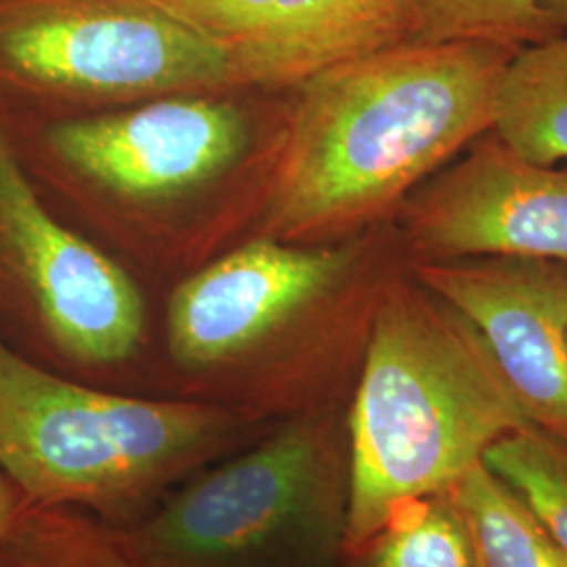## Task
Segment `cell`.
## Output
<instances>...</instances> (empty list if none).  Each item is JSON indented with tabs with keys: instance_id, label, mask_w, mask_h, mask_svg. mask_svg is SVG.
Listing matches in <instances>:
<instances>
[{
	"instance_id": "1",
	"label": "cell",
	"mask_w": 567,
	"mask_h": 567,
	"mask_svg": "<svg viewBox=\"0 0 567 567\" xmlns=\"http://www.w3.org/2000/svg\"><path fill=\"white\" fill-rule=\"evenodd\" d=\"M408 267L393 224L316 246L252 236L171 286L152 393L261 425L349 404L386 286Z\"/></svg>"
},
{
	"instance_id": "2",
	"label": "cell",
	"mask_w": 567,
	"mask_h": 567,
	"mask_svg": "<svg viewBox=\"0 0 567 567\" xmlns=\"http://www.w3.org/2000/svg\"><path fill=\"white\" fill-rule=\"evenodd\" d=\"M288 91L221 89L39 124L34 150L103 248L173 284L261 224Z\"/></svg>"
},
{
	"instance_id": "3",
	"label": "cell",
	"mask_w": 567,
	"mask_h": 567,
	"mask_svg": "<svg viewBox=\"0 0 567 567\" xmlns=\"http://www.w3.org/2000/svg\"><path fill=\"white\" fill-rule=\"evenodd\" d=\"M519 51L416 39L290 89L255 236L316 246L393 224L416 187L492 131L501 82Z\"/></svg>"
},
{
	"instance_id": "4",
	"label": "cell",
	"mask_w": 567,
	"mask_h": 567,
	"mask_svg": "<svg viewBox=\"0 0 567 567\" xmlns=\"http://www.w3.org/2000/svg\"><path fill=\"white\" fill-rule=\"evenodd\" d=\"M526 426L475 328L408 267L386 286L347 405L344 553L398 505L446 492Z\"/></svg>"
},
{
	"instance_id": "5",
	"label": "cell",
	"mask_w": 567,
	"mask_h": 567,
	"mask_svg": "<svg viewBox=\"0 0 567 567\" xmlns=\"http://www.w3.org/2000/svg\"><path fill=\"white\" fill-rule=\"evenodd\" d=\"M219 405L68 379L0 339V473L25 503L137 526L269 429Z\"/></svg>"
},
{
	"instance_id": "6",
	"label": "cell",
	"mask_w": 567,
	"mask_h": 567,
	"mask_svg": "<svg viewBox=\"0 0 567 567\" xmlns=\"http://www.w3.org/2000/svg\"><path fill=\"white\" fill-rule=\"evenodd\" d=\"M347 405L269 429L116 529L143 567H339L351 458Z\"/></svg>"
},
{
	"instance_id": "7",
	"label": "cell",
	"mask_w": 567,
	"mask_h": 567,
	"mask_svg": "<svg viewBox=\"0 0 567 567\" xmlns=\"http://www.w3.org/2000/svg\"><path fill=\"white\" fill-rule=\"evenodd\" d=\"M0 301L68 379L152 395L158 320L142 280L42 203L0 121Z\"/></svg>"
},
{
	"instance_id": "8",
	"label": "cell",
	"mask_w": 567,
	"mask_h": 567,
	"mask_svg": "<svg viewBox=\"0 0 567 567\" xmlns=\"http://www.w3.org/2000/svg\"><path fill=\"white\" fill-rule=\"evenodd\" d=\"M0 84L44 103L47 121L248 89L154 0H0Z\"/></svg>"
},
{
	"instance_id": "9",
	"label": "cell",
	"mask_w": 567,
	"mask_h": 567,
	"mask_svg": "<svg viewBox=\"0 0 567 567\" xmlns=\"http://www.w3.org/2000/svg\"><path fill=\"white\" fill-rule=\"evenodd\" d=\"M393 225L410 265L477 257L567 265V166L532 163L487 131L416 187Z\"/></svg>"
},
{
	"instance_id": "10",
	"label": "cell",
	"mask_w": 567,
	"mask_h": 567,
	"mask_svg": "<svg viewBox=\"0 0 567 567\" xmlns=\"http://www.w3.org/2000/svg\"><path fill=\"white\" fill-rule=\"evenodd\" d=\"M410 271L475 328L527 423L567 444V265L477 257Z\"/></svg>"
},
{
	"instance_id": "11",
	"label": "cell",
	"mask_w": 567,
	"mask_h": 567,
	"mask_svg": "<svg viewBox=\"0 0 567 567\" xmlns=\"http://www.w3.org/2000/svg\"><path fill=\"white\" fill-rule=\"evenodd\" d=\"M244 86L290 91L344 61L421 39L410 0H154Z\"/></svg>"
},
{
	"instance_id": "12",
	"label": "cell",
	"mask_w": 567,
	"mask_h": 567,
	"mask_svg": "<svg viewBox=\"0 0 567 567\" xmlns=\"http://www.w3.org/2000/svg\"><path fill=\"white\" fill-rule=\"evenodd\" d=\"M492 131L527 161H567V34L522 49L498 89Z\"/></svg>"
},
{
	"instance_id": "13",
	"label": "cell",
	"mask_w": 567,
	"mask_h": 567,
	"mask_svg": "<svg viewBox=\"0 0 567 567\" xmlns=\"http://www.w3.org/2000/svg\"><path fill=\"white\" fill-rule=\"evenodd\" d=\"M482 567H567V553L484 463L447 487Z\"/></svg>"
},
{
	"instance_id": "14",
	"label": "cell",
	"mask_w": 567,
	"mask_h": 567,
	"mask_svg": "<svg viewBox=\"0 0 567 567\" xmlns=\"http://www.w3.org/2000/svg\"><path fill=\"white\" fill-rule=\"evenodd\" d=\"M339 567H482L447 492L405 501Z\"/></svg>"
},
{
	"instance_id": "15",
	"label": "cell",
	"mask_w": 567,
	"mask_h": 567,
	"mask_svg": "<svg viewBox=\"0 0 567 567\" xmlns=\"http://www.w3.org/2000/svg\"><path fill=\"white\" fill-rule=\"evenodd\" d=\"M0 567H143L114 527L74 507L23 503L0 538Z\"/></svg>"
},
{
	"instance_id": "16",
	"label": "cell",
	"mask_w": 567,
	"mask_h": 567,
	"mask_svg": "<svg viewBox=\"0 0 567 567\" xmlns=\"http://www.w3.org/2000/svg\"><path fill=\"white\" fill-rule=\"evenodd\" d=\"M482 463L526 503L567 553V444L526 426L489 447Z\"/></svg>"
},
{
	"instance_id": "17",
	"label": "cell",
	"mask_w": 567,
	"mask_h": 567,
	"mask_svg": "<svg viewBox=\"0 0 567 567\" xmlns=\"http://www.w3.org/2000/svg\"><path fill=\"white\" fill-rule=\"evenodd\" d=\"M423 41H486L526 49L564 37L540 0H410Z\"/></svg>"
},
{
	"instance_id": "18",
	"label": "cell",
	"mask_w": 567,
	"mask_h": 567,
	"mask_svg": "<svg viewBox=\"0 0 567 567\" xmlns=\"http://www.w3.org/2000/svg\"><path fill=\"white\" fill-rule=\"evenodd\" d=\"M23 496H21L20 489L13 486L2 473H0V538L2 534L9 529V526L13 524L16 515L20 513V508L23 507Z\"/></svg>"
},
{
	"instance_id": "19",
	"label": "cell",
	"mask_w": 567,
	"mask_h": 567,
	"mask_svg": "<svg viewBox=\"0 0 567 567\" xmlns=\"http://www.w3.org/2000/svg\"><path fill=\"white\" fill-rule=\"evenodd\" d=\"M540 9L561 34H567V0H540Z\"/></svg>"
}]
</instances>
